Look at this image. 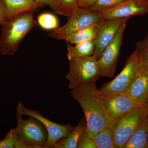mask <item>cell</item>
<instances>
[{
	"label": "cell",
	"instance_id": "11",
	"mask_svg": "<svg viewBox=\"0 0 148 148\" xmlns=\"http://www.w3.org/2000/svg\"><path fill=\"white\" fill-rule=\"evenodd\" d=\"M101 12L103 21L148 14V0H127Z\"/></svg>",
	"mask_w": 148,
	"mask_h": 148
},
{
	"label": "cell",
	"instance_id": "19",
	"mask_svg": "<svg viewBox=\"0 0 148 148\" xmlns=\"http://www.w3.org/2000/svg\"><path fill=\"white\" fill-rule=\"evenodd\" d=\"M135 50L138 56V74L148 75V34L136 43Z\"/></svg>",
	"mask_w": 148,
	"mask_h": 148
},
{
	"label": "cell",
	"instance_id": "26",
	"mask_svg": "<svg viewBox=\"0 0 148 148\" xmlns=\"http://www.w3.org/2000/svg\"><path fill=\"white\" fill-rule=\"evenodd\" d=\"M50 7L54 13L63 15V12L56 0H34Z\"/></svg>",
	"mask_w": 148,
	"mask_h": 148
},
{
	"label": "cell",
	"instance_id": "5",
	"mask_svg": "<svg viewBox=\"0 0 148 148\" xmlns=\"http://www.w3.org/2000/svg\"><path fill=\"white\" fill-rule=\"evenodd\" d=\"M69 66L65 78L69 80L70 89L85 83L96 82L101 77L99 62L92 56L69 61Z\"/></svg>",
	"mask_w": 148,
	"mask_h": 148
},
{
	"label": "cell",
	"instance_id": "21",
	"mask_svg": "<svg viewBox=\"0 0 148 148\" xmlns=\"http://www.w3.org/2000/svg\"><path fill=\"white\" fill-rule=\"evenodd\" d=\"M37 23L41 28L45 30H53L58 27V18L53 14L44 12L37 17Z\"/></svg>",
	"mask_w": 148,
	"mask_h": 148
},
{
	"label": "cell",
	"instance_id": "27",
	"mask_svg": "<svg viewBox=\"0 0 148 148\" xmlns=\"http://www.w3.org/2000/svg\"><path fill=\"white\" fill-rule=\"evenodd\" d=\"M97 0H78L79 7L89 8L95 4Z\"/></svg>",
	"mask_w": 148,
	"mask_h": 148
},
{
	"label": "cell",
	"instance_id": "17",
	"mask_svg": "<svg viewBox=\"0 0 148 148\" xmlns=\"http://www.w3.org/2000/svg\"><path fill=\"white\" fill-rule=\"evenodd\" d=\"M101 23L92 24L74 32L64 37L62 40L69 43L75 45L84 42L94 40Z\"/></svg>",
	"mask_w": 148,
	"mask_h": 148
},
{
	"label": "cell",
	"instance_id": "7",
	"mask_svg": "<svg viewBox=\"0 0 148 148\" xmlns=\"http://www.w3.org/2000/svg\"><path fill=\"white\" fill-rule=\"evenodd\" d=\"M69 17L66 24L53 30L48 34L49 36L62 40L64 37L74 32L103 21L101 12L94 11L89 8L78 7Z\"/></svg>",
	"mask_w": 148,
	"mask_h": 148
},
{
	"label": "cell",
	"instance_id": "2",
	"mask_svg": "<svg viewBox=\"0 0 148 148\" xmlns=\"http://www.w3.org/2000/svg\"><path fill=\"white\" fill-rule=\"evenodd\" d=\"M34 14V12H25L5 20L2 24L0 52L2 55H13L27 34L38 26Z\"/></svg>",
	"mask_w": 148,
	"mask_h": 148
},
{
	"label": "cell",
	"instance_id": "29",
	"mask_svg": "<svg viewBox=\"0 0 148 148\" xmlns=\"http://www.w3.org/2000/svg\"><path fill=\"white\" fill-rule=\"evenodd\" d=\"M144 109H145V114L147 119L148 120V100L146 102L145 105L144 106Z\"/></svg>",
	"mask_w": 148,
	"mask_h": 148
},
{
	"label": "cell",
	"instance_id": "22",
	"mask_svg": "<svg viewBox=\"0 0 148 148\" xmlns=\"http://www.w3.org/2000/svg\"><path fill=\"white\" fill-rule=\"evenodd\" d=\"M63 12V15L70 16L78 6V0H56Z\"/></svg>",
	"mask_w": 148,
	"mask_h": 148
},
{
	"label": "cell",
	"instance_id": "4",
	"mask_svg": "<svg viewBox=\"0 0 148 148\" xmlns=\"http://www.w3.org/2000/svg\"><path fill=\"white\" fill-rule=\"evenodd\" d=\"M138 74V56L135 50L127 58L121 73L112 80L103 85L98 90V94L106 96L125 94Z\"/></svg>",
	"mask_w": 148,
	"mask_h": 148
},
{
	"label": "cell",
	"instance_id": "25",
	"mask_svg": "<svg viewBox=\"0 0 148 148\" xmlns=\"http://www.w3.org/2000/svg\"><path fill=\"white\" fill-rule=\"evenodd\" d=\"M77 148H97L94 142V139L88 136L85 132V130L80 140Z\"/></svg>",
	"mask_w": 148,
	"mask_h": 148
},
{
	"label": "cell",
	"instance_id": "23",
	"mask_svg": "<svg viewBox=\"0 0 148 148\" xmlns=\"http://www.w3.org/2000/svg\"><path fill=\"white\" fill-rule=\"evenodd\" d=\"M127 0H97L94 5L90 8L91 10L102 12L120 4Z\"/></svg>",
	"mask_w": 148,
	"mask_h": 148
},
{
	"label": "cell",
	"instance_id": "3",
	"mask_svg": "<svg viewBox=\"0 0 148 148\" xmlns=\"http://www.w3.org/2000/svg\"><path fill=\"white\" fill-rule=\"evenodd\" d=\"M22 115L16 110L18 135L16 148H45L48 139V132L44 124L38 120L29 116L27 119H22Z\"/></svg>",
	"mask_w": 148,
	"mask_h": 148
},
{
	"label": "cell",
	"instance_id": "8",
	"mask_svg": "<svg viewBox=\"0 0 148 148\" xmlns=\"http://www.w3.org/2000/svg\"><path fill=\"white\" fill-rule=\"evenodd\" d=\"M128 18H125L123 22L114 38L105 49L98 60L101 68V77L112 78L114 76L122 45L126 22Z\"/></svg>",
	"mask_w": 148,
	"mask_h": 148
},
{
	"label": "cell",
	"instance_id": "14",
	"mask_svg": "<svg viewBox=\"0 0 148 148\" xmlns=\"http://www.w3.org/2000/svg\"><path fill=\"white\" fill-rule=\"evenodd\" d=\"M125 94L144 106L148 100V75L138 74L132 86Z\"/></svg>",
	"mask_w": 148,
	"mask_h": 148
},
{
	"label": "cell",
	"instance_id": "10",
	"mask_svg": "<svg viewBox=\"0 0 148 148\" xmlns=\"http://www.w3.org/2000/svg\"><path fill=\"white\" fill-rule=\"evenodd\" d=\"M98 95L109 125L132 109L141 106L125 94L109 96Z\"/></svg>",
	"mask_w": 148,
	"mask_h": 148
},
{
	"label": "cell",
	"instance_id": "1",
	"mask_svg": "<svg viewBox=\"0 0 148 148\" xmlns=\"http://www.w3.org/2000/svg\"><path fill=\"white\" fill-rule=\"evenodd\" d=\"M72 97L80 105L86 122L85 132L94 139L98 132L109 126L103 112L96 82L85 83L71 91Z\"/></svg>",
	"mask_w": 148,
	"mask_h": 148
},
{
	"label": "cell",
	"instance_id": "12",
	"mask_svg": "<svg viewBox=\"0 0 148 148\" xmlns=\"http://www.w3.org/2000/svg\"><path fill=\"white\" fill-rule=\"evenodd\" d=\"M126 18L101 22L94 40L95 49L92 56L96 60L101 58L103 51L112 41L121 25Z\"/></svg>",
	"mask_w": 148,
	"mask_h": 148
},
{
	"label": "cell",
	"instance_id": "20",
	"mask_svg": "<svg viewBox=\"0 0 148 148\" xmlns=\"http://www.w3.org/2000/svg\"><path fill=\"white\" fill-rule=\"evenodd\" d=\"M94 140L97 148H114L110 126L98 132L94 136Z\"/></svg>",
	"mask_w": 148,
	"mask_h": 148
},
{
	"label": "cell",
	"instance_id": "28",
	"mask_svg": "<svg viewBox=\"0 0 148 148\" xmlns=\"http://www.w3.org/2000/svg\"><path fill=\"white\" fill-rule=\"evenodd\" d=\"M6 7L3 0H0V26L6 19Z\"/></svg>",
	"mask_w": 148,
	"mask_h": 148
},
{
	"label": "cell",
	"instance_id": "6",
	"mask_svg": "<svg viewBox=\"0 0 148 148\" xmlns=\"http://www.w3.org/2000/svg\"><path fill=\"white\" fill-rule=\"evenodd\" d=\"M145 116L144 106H138L110 124L114 148H124Z\"/></svg>",
	"mask_w": 148,
	"mask_h": 148
},
{
	"label": "cell",
	"instance_id": "13",
	"mask_svg": "<svg viewBox=\"0 0 148 148\" xmlns=\"http://www.w3.org/2000/svg\"><path fill=\"white\" fill-rule=\"evenodd\" d=\"M6 7V19L25 12H35L45 5L34 0H3Z\"/></svg>",
	"mask_w": 148,
	"mask_h": 148
},
{
	"label": "cell",
	"instance_id": "18",
	"mask_svg": "<svg viewBox=\"0 0 148 148\" xmlns=\"http://www.w3.org/2000/svg\"><path fill=\"white\" fill-rule=\"evenodd\" d=\"M67 47V57L70 61L92 56L94 53L95 42L94 40L79 43L75 45L68 43Z\"/></svg>",
	"mask_w": 148,
	"mask_h": 148
},
{
	"label": "cell",
	"instance_id": "16",
	"mask_svg": "<svg viewBox=\"0 0 148 148\" xmlns=\"http://www.w3.org/2000/svg\"><path fill=\"white\" fill-rule=\"evenodd\" d=\"M148 120L145 116L123 148H147Z\"/></svg>",
	"mask_w": 148,
	"mask_h": 148
},
{
	"label": "cell",
	"instance_id": "30",
	"mask_svg": "<svg viewBox=\"0 0 148 148\" xmlns=\"http://www.w3.org/2000/svg\"><path fill=\"white\" fill-rule=\"evenodd\" d=\"M147 148H148V136L147 145Z\"/></svg>",
	"mask_w": 148,
	"mask_h": 148
},
{
	"label": "cell",
	"instance_id": "9",
	"mask_svg": "<svg viewBox=\"0 0 148 148\" xmlns=\"http://www.w3.org/2000/svg\"><path fill=\"white\" fill-rule=\"evenodd\" d=\"M16 110L23 115L32 116L41 122L45 126L48 132V139L45 145V148H55L59 140L68 137L73 129L71 124L62 125L56 123L48 119L38 111L26 108L19 101Z\"/></svg>",
	"mask_w": 148,
	"mask_h": 148
},
{
	"label": "cell",
	"instance_id": "24",
	"mask_svg": "<svg viewBox=\"0 0 148 148\" xmlns=\"http://www.w3.org/2000/svg\"><path fill=\"white\" fill-rule=\"evenodd\" d=\"M18 135L16 127L11 129L5 138L0 141V148H16Z\"/></svg>",
	"mask_w": 148,
	"mask_h": 148
},
{
	"label": "cell",
	"instance_id": "15",
	"mask_svg": "<svg viewBox=\"0 0 148 148\" xmlns=\"http://www.w3.org/2000/svg\"><path fill=\"white\" fill-rule=\"evenodd\" d=\"M86 127L85 118L83 117L68 137L59 140L55 148H77Z\"/></svg>",
	"mask_w": 148,
	"mask_h": 148
}]
</instances>
